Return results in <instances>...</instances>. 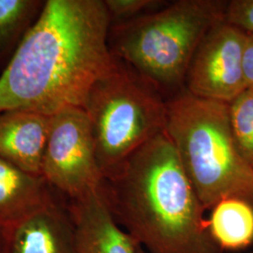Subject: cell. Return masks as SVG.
I'll use <instances>...</instances> for the list:
<instances>
[{"label":"cell","mask_w":253,"mask_h":253,"mask_svg":"<svg viewBox=\"0 0 253 253\" xmlns=\"http://www.w3.org/2000/svg\"><path fill=\"white\" fill-rule=\"evenodd\" d=\"M208 229L222 251L237 252L253 244V205L246 200L228 198L211 208Z\"/></svg>","instance_id":"obj_12"},{"label":"cell","mask_w":253,"mask_h":253,"mask_svg":"<svg viewBox=\"0 0 253 253\" xmlns=\"http://www.w3.org/2000/svg\"><path fill=\"white\" fill-rule=\"evenodd\" d=\"M226 5L217 0H178L111 25L110 51L158 89L175 86L186 79L191 59L208 31L225 21Z\"/></svg>","instance_id":"obj_4"},{"label":"cell","mask_w":253,"mask_h":253,"mask_svg":"<svg viewBox=\"0 0 253 253\" xmlns=\"http://www.w3.org/2000/svg\"><path fill=\"white\" fill-rule=\"evenodd\" d=\"M244 71L248 88H253V33L247 34L245 44Z\"/></svg>","instance_id":"obj_17"},{"label":"cell","mask_w":253,"mask_h":253,"mask_svg":"<svg viewBox=\"0 0 253 253\" xmlns=\"http://www.w3.org/2000/svg\"><path fill=\"white\" fill-rule=\"evenodd\" d=\"M4 244H5V231L4 229L0 228V253H3Z\"/></svg>","instance_id":"obj_18"},{"label":"cell","mask_w":253,"mask_h":253,"mask_svg":"<svg viewBox=\"0 0 253 253\" xmlns=\"http://www.w3.org/2000/svg\"><path fill=\"white\" fill-rule=\"evenodd\" d=\"M247 33L225 21L201 42L186 75L192 95L230 103L248 88L244 71Z\"/></svg>","instance_id":"obj_7"},{"label":"cell","mask_w":253,"mask_h":253,"mask_svg":"<svg viewBox=\"0 0 253 253\" xmlns=\"http://www.w3.org/2000/svg\"><path fill=\"white\" fill-rule=\"evenodd\" d=\"M45 2L42 0H0L1 73L35 25Z\"/></svg>","instance_id":"obj_13"},{"label":"cell","mask_w":253,"mask_h":253,"mask_svg":"<svg viewBox=\"0 0 253 253\" xmlns=\"http://www.w3.org/2000/svg\"><path fill=\"white\" fill-rule=\"evenodd\" d=\"M52 117L28 110L0 113V158L42 176V161Z\"/></svg>","instance_id":"obj_10"},{"label":"cell","mask_w":253,"mask_h":253,"mask_svg":"<svg viewBox=\"0 0 253 253\" xmlns=\"http://www.w3.org/2000/svg\"><path fill=\"white\" fill-rule=\"evenodd\" d=\"M78 253H140L141 246L120 226L110 209L102 186L68 206Z\"/></svg>","instance_id":"obj_8"},{"label":"cell","mask_w":253,"mask_h":253,"mask_svg":"<svg viewBox=\"0 0 253 253\" xmlns=\"http://www.w3.org/2000/svg\"><path fill=\"white\" fill-rule=\"evenodd\" d=\"M111 21L101 0H47L35 25L0 75V113L28 110L52 117L83 108L112 68Z\"/></svg>","instance_id":"obj_1"},{"label":"cell","mask_w":253,"mask_h":253,"mask_svg":"<svg viewBox=\"0 0 253 253\" xmlns=\"http://www.w3.org/2000/svg\"><path fill=\"white\" fill-rule=\"evenodd\" d=\"M42 176L25 172L0 158V228L6 230L54 199Z\"/></svg>","instance_id":"obj_11"},{"label":"cell","mask_w":253,"mask_h":253,"mask_svg":"<svg viewBox=\"0 0 253 253\" xmlns=\"http://www.w3.org/2000/svg\"><path fill=\"white\" fill-rule=\"evenodd\" d=\"M252 166H253V165H252Z\"/></svg>","instance_id":"obj_20"},{"label":"cell","mask_w":253,"mask_h":253,"mask_svg":"<svg viewBox=\"0 0 253 253\" xmlns=\"http://www.w3.org/2000/svg\"><path fill=\"white\" fill-rule=\"evenodd\" d=\"M42 175L70 200L101 188L104 177L84 109H65L52 116Z\"/></svg>","instance_id":"obj_6"},{"label":"cell","mask_w":253,"mask_h":253,"mask_svg":"<svg viewBox=\"0 0 253 253\" xmlns=\"http://www.w3.org/2000/svg\"><path fill=\"white\" fill-rule=\"evenodd\" d=\"M140 253H145V252H144V249H143V248H141V252H140Z\"/></svg>","instance_id":"obj_19"},{"label":"cell","mask_w":253,"mask_h":253,"mask_svg":"<svg viewBox=\"0 0 253 253\" xmlns=\"http://www.w3.org/2000/svg\"><path fill=\"white\" fill-rule=\"evenodd\" d=\"M165 132L206 210L228 198L253 205V166L235 144L229 103L184 91L167 103Z\"/></svg>","instance_id":"obj_3"},{"label":"cell","mask_w":253,"mask_h":253,"mask_svg":"<svg viewBox=\"0 0 253 253\" xmlns=\"http://www.w3.org/2000/svg\"><path fill=\"white\" fill-rule=\"evenodd\" d=\"M230 124L235 144L245 160L253 164V88H247L229 103Z\"/></svg>","instance_id":"obj_14"},{"label":"cell","mask_w":253,"mask_h":253,"mask_svg":"<svg viewBox=\"0 0 253 253\" xmlns=\"http://www.w3.org/2000/svg\"><path fill=\"white\" fill-rule=\"evenodd\" d=\"M111 25L125 23L144 14V11L158 6L155 0H105Z\"/></svg>","instance_id":"obj_15"},{"label":"cell","mask_w":253,"mask_h":253,"mask_svg":"<svg viewBox=\"0 0 253 253\" xmlns=\"http://www.w3.org/2000/svg\"><path fill=\"white\" fill-rule=\"evenodd\" d=\"M4 231L3 253H78L68 206L54 199Z\"/></svg>","instance_id":"obj_9"},{"label":"cell","mask_w":253,"mask_h":253,"mask_svg":"<svg viewBox=\"0 0 253 253\" xmlns=\"http://www.w3.org/2000/svg\"><path fill=\"white\" fill-rule=\"evenodd\" d=\"M84 110L103 177L166 130L167 103L158 88L117 57L92 86Z\"/></svg>","instance_id":"obj_5"},{"label":"cell","mask_w":253,"mask_h":253,"mask_svg":"<svg viewBox=\"0 0 253 253\" xmlns=\"http://www.w3.org/2000/svg\"><path fill=\"white\" fill-rule=\"evenodd\" d=\"M102 190L118 224L149 253H223L166 132L105 176Z\"/></svg>","instance_id":"obj_2"},{"label":"cell","mask_w":253,"mask_h":253,"mask_svg":"<svg viewBox=\"0 0 253 253\" xmlns=\"http://www.w3.org/2000/svg\"><path fill=\"white\" fill-rule=\"evenodd\" d=\"M225 22L245 33H253V0L227 2Z\"/></svg>","instance_id":"obj_16"}]
</instances>
